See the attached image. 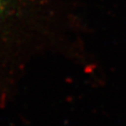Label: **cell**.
I'll use <instances>...</instances> for the list:
<instances>
[{"label": "cell", "mask_w": 126, "mask_h": 126, "mask_svg": "<svg viewBox=\"0 0 126 126\" xmlns=\"http://www.w3.org/2000/svg\"><path fill=\"white\" fill-rule=\"evenodd\" d=\"M59 26L60 0H0V65L46 49Z\"/></svg>", "instance_id": "1"}]
</instances>
